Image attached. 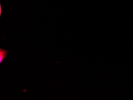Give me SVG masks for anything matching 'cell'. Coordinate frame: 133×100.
I'll use <instances>...</instances> for the list:
<instances>
[{
    "label": "cell",
    "instance_id": "6da1fadb",
    "mask_svg": "<svg viewBox=\"0 0 133 100\" xmlns=\"http://www.w3.org/2000/svg\"><path fill=\"white\" fill-rule=\"evenodd\" d=\"M9 51L7 50H4L2 48L0 49V63H3L4 60L6 59Z\"/></svg>",
    "mask_w": 133,
    "mask_h": 100
},
{
    "label": "cell",
    "instance_id": "7a4b0ae2",
    "mask_svg": "<svg viewBox=\"0 0 133 100\" xmlns=\"http://www.w3.org/2000/svg\"><path fill=\"white\" fill-rule=\"evenodd\" d=\"M2 14V10H1V5H0V16Z\"/></svg>",
    "mask_w": 133,
    "mask_h": 100
}]
</instances>
